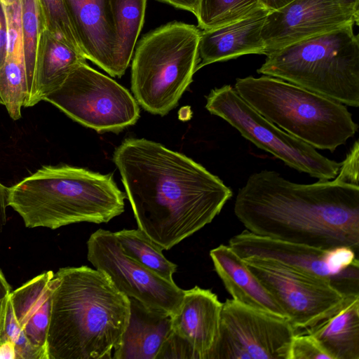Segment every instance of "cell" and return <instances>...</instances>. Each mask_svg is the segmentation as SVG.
I'll return each instance as SVG.
<instances>
[{
	"instance_id": "obj_1",
	"label": "cell",
	"mask_w": 359,
	"mask_h": 359,
	"mask_svg": "<svg viewBox=\"0 0 359 359\" xmlns=\"http://www.w3.org/2000/svg\"><path fill=\"white\" fill-rule=\"evenodd\" d=\"M113 161L138 229L163 250L210 224L233 194L193 159L144 138L124 140Z\"/></svg>"
},
{
	"instance_id": "obj_2",
	"label": "cell",
	"mask_w": 359,
	"mask_h": 359,
	"mask_svg": "<svg viewBox=\"0 0 359 359\" xmlns=\"http://www.w3.org/2000/svg\"><path fill=\"white\" fill-rule=\"evenodd\" d=\"M234 213L253 233L321 249L359 252V186L337 177L299 184L273 170L250 175Z\"/></svg>"
},
{
	"instance_id": "obj_3",
	"label": "cell",
	"mask_w": 359,
	"mask_h": 359,
	"mask_svg": "<svg viewBox=\"0 0 359 359\" xmlns=\"http://www.w3.org/2000/svg\"><path fill=\"white\" fill-rule=\"evenodd\" d=\"M129 316V298L104 273L60 269L53 278L47 359L111 358Z\"/></svg>"
},
{
	"instance_id": "obj_4",
	"label": "cell",
	"mask_w": 359,
	"mask_h": 359,
	"mask_svg": "<svg viewBox=\"0 0 359 359\" xmlns=\"http://www.w3.org/2000/svg\"><path fill=\"white\" fill-rule=\"evenodd\" d=\"M126 197L111 175L69 165H43L6 189L7 206L27 228L107 223L123 212Z\"/></svg>"
},
{
	"instance_id": "obj_5",
	"label": "cell",
	"mask_w": 359,
	"mask_h": 359,
	"mask_svg": "<svg viewBox=\"0 0 359 359\" xmlns=\"http://www.w3.org/2000/svg\"><path fill=\"white\" fill-rule=\"evenodd\" d=\"M238 94L264 118L316 149L334 151L358 131L346 105L278 78H238Z\"/></svg>"
},
{
	"instance_id": "obj_6",
	"label": "cell",
	"mask_w": 359,
	"mask_h": 359,
	"mask_svg": "<svg viewBox=\"0 0 359 359\" xmlns=\"http://www.w3.org/2000/svg\"><path fill=\"white\" fill-rule=\"evenodd\" d=\"M353 26L346 25L271 53L257 72L358 107L359 39Z\"/></svg>"
},
{
	"instance_id": "obj_7",
	"label": "cell",
	"mask_w": 359,
	"mask_h": 359,
	"mask_svg": "<svg viewBox=\"0 0 359 359\" xmlns=\"http://www.w3.org/2000/svg\"><path fill=\"white\" fill-rule=\"evenodd\" d=\"M198 27L171 22L138 42L131 68L134 97L146 111L164 116L175 108L199 63Z\"/></svg>"
},
{
	"instance_id": "obj_8",
	"label": "cell",
	"mask_w": 359,
	"mask_h": 359,
	"mask_svg": "<svg viewBox=\"0 0 359 359\" xmlns=\"http://www.w3.org/2000/svg\"><path fill=\"white\" fill-rule=\"evenodd\" d=\"M206 109L235 128L246 140L285 164L319 180L334 179L341 163L320 154L316 148L292 136L249 105L230 85L210 91Z\"/></svg>"
},
{
	"instance_id": "obj_9",
	"label": "cell",
	"mask_w": 359,
	"mask_h": 359,
	"mask_svg": "<svg viewBox=\"0 0 359 359\" xmlns=\"http://www.w3.org/2000/svg\"><path fill=\"white\" fill-rule=\"evenodd\" d=\"M97 133H118L140 117L135 98L114 79L81 62L44 99Z\"/></svg>"
},
{
	"instance_id": "obj_10",
	"label": "cell",
	"mask_w": 359,
	"mask_h": 359,
	"mask_svg": "<svg viewBox=\"0 0 359 359\" xmlns=\"http://www.w3.org/2000/svg\"><path fill=\"white\" fill-rule=\"evenodd\" d=\"M242 259L284 311L295 333L304 332L326 320L350 297L323 278L276 260L256 257Z\"/></svg>"
},
{
	"instance_id": "obj_11",
	"label": "cell",
	"mask_w": 359,
	"mask_h": 359,
	"mask_svg": "<svg viewBox=\"0 0 359 359\" xmlns=\"http://www.w3.org/2000/svg\"><path fill=\"white\" fill-rule=\"evenodd\" d=\"M229 245L241 259H273L329 281L346 297L359 295L358 252L350 248L321 249L262 236L247 229L231 238Z\"/></svg>"
},
{
	"instance_id": "obj_12",
	"label": "cell",
	"mask_w": 359,
	"mask_h": 359,
	"mask_svg": "<svg viewBox=\"0 0 359 359\" xmlns=\"http://www.w3.org/2000/svg\"><path fill=\"white\" fill-rule=\"evenodd\" d=\"M289 321L233 299L222 304L219 332L208 359H290Z\"/></svg>"
},
{
	"instance_id": "obj_13",
	"label": "cell",
	"mask_w": 359,
	"mask_h": 359,
	"mask_svg": "<svg viewBox=\"0 0 359 359\" xmlns=\"http://www.w3.org/2000/svg\"><path fill=\"white\" fill-rule=\"evenodd\" d=\"M87 258L128 298L172 316L180 309L184 290L126 255L114 232L100 229L87 241Z\"/></svg>"
},
{
	"instance_id": "obj_14",
	"label": "cell",
	"mask_w": 359,
	"mask_h": 359,
	"mask_svg": "<svg viewBox=\"0 0 359 359\" xmlns=\"http://www.w3.org/2000/svg\"><path fill=\"white\" fill-rule=\"evenodd\" d=\"M359 22V12L339 0H294L266 16L262 29L266 54Z\"/></svg>"
},
{
	"instance_id": "obj_15",
	"label": "cell",
	"mask_w": 359,
	"mask_h": 359,
	"mask_svg": "<svg viewBox=\"0 0 359 359\" xmlns=\"http://www.w3.org/2000/svg\"><path fill=\"white\" fill-rule=\"evenodd\" d=\"M269 12L259 6L238 20L201 31L197 70L243 55H265L262 29Z\"/></svg>"
},
{
	"instance_id": "obj_16",
	"label": "cell",
	"mask_w": 359,
	"mask_h": 359,
	"mask_svg": "<svg viewBox=\"0 0 359 359\" xmlns=\"http://www.w3.org/2000/svg\"><path fill=\"white\" fill-rule=\"evenodd\" d=\"M86 59L116 76L109 0H65Z\"/></svg>"
},
{
	"instance_id": "obj_17",
	"label": "cell",
	"mask_w": 359,
	"mask_h": 359,
	"mask_svg": "<svg viewBox=\"0 0 359 359\" xmlns=\"http://www.w3.org/2000/svg\"><path fill=\"white\" fill-rule=\"evenodd\" d=\"M222 303L211 290L198 286L184 290L172 330L191 346L196 359H208L218 339Z\"/></svg>"
},
{
	"instance_id": "obj_18",
	"label": "cell",
	"mask_w": 359,
	"mask_h": 359,
	"mask_svg": "<svg viewBox=\"0 0 359 359\" xmlns=\"http://www.w3.org/2000/svg\"><path fill=\"white\" fill-rule=\"evenodd\" d=\"M130 316L114 359H157L172 332V316L129 298Z\"/></svg>"
},
{
	"instance_id": "obj_19",
	"label": "cell",
	"mask_w": 359,
	"mask_h": 359,
	"mask_svg": "<svg viewBox=\"0 0 359 359\" xmlns=\"http://www.w3.org/2000/svg\"><path fill=\"white\" fill-rule=\"evenodd\" d=\"M210 256L215 271L233 299L287 320L272 294L229 245H219L210 250Z\"/></svg>"
},
{
	"instance_id": "obj_20",
	"label": "cell",
	"mask_w": 359,
	"mask_h": 359,
	"mask_svg": "<svg viewBox=\"0 0 359 359\" xmlns=\"http://www.w3.org/2000/svg\"><path fill=\"white\" fill-rule=\"evenodd\" d=\"M52 271L30 279L10 294L13 311L31 344L46 356V339L50 318Z\"/></svg>"
},
{
	"instance_id": "obj_21",
	"label": "cell",
	"mask_w": 359,
	"mask_h": 359,
	"mask_svg": "<svg viewBox=\"0 0 359 359\" xmlns=\"http://www.w3.org/2000/svg\"><path fill=\"white\" fill-rule=\"evenodd\" d=\"M304 332L311 334L331 359H359V295L348 297L337 313Z\"/></svg>"
},
{
	"instance_id": "obj_22",
	"label": "cell",
	"mask_w": 359,
	"mask_h": 359,
	"mask_svg": "<svg viewBox=\"0 0 359 359\" xmlns=\"http://www.w3.org/2000/svg\"><path fill=\"white\" fill-rule=\"evenodd\" d=\"M27 97V77L22 34H7L5 57L0 65V104L13 120L21 118Z\"/></svg>"
},
{
	"instance_id": "obj_23",
	"label": "cell",
	"mask_w": 359,
	"mask_h": 359,
	"mask_svg": "<svg viewBox=\"0 0 359 359\" xmlns=\"http://www.w3.org/2000/svg\"><path fill=\"white\" fill-rule=\"evenodd\" d=\"M115 32V69L122 76L132 59L144 24L147 0H109Z\"/></svg>"
},
{
	"instance_id": "obj_24",
	"label": "cell",
	"mask_w": 359,
	"mask_h": 359,
	"mask_svg": "<svg viewBox=\"0 0 359 359\" xmlns=\"http://www.w3.org/2000/svg\"><path fill=\"white\" fill-rule=\"evenodd\" d=\"M86 60L67 44L48 34L47 47L41 53L34 105L44 100L73 68L86 62Z\"/></svg>"
},
{
	"instance_id": "obj_25",
	"label": "cell",
	"mask_w": 359,
	"mask_h": 359,
	"mask_svg": "<svg viewBox=\"0 0 359 359\" xmlns=\"http://www.w3.org/2000/svg\"><path fill=\"white\" fill-rule=\"evenodd\" d=\"M39 0H21V21L27 77L24 107H33L41 51L38 48L40 34Z\"/></svg>"
},
{
	"instance_id": "obj_26",
	"label": "cell",
	"mask_w": 359,
	"mask_h": 359,
	"mask_svg": "<svg viewBox=\"0 0 359 359\" xmlns=\"http://www.w3.org/2000/svg\"><path fill=\"white\" fill-rule=\"evenodd\" d=\"M114 234L126 255L162 278L173 281L177 265L168 260L163 250L140 229H123Z\"/></svg>"
},
{
	"instance_id": "obj_27",
	"label": "cell",
	"mask_w": 359,
	"mask_h": 359,
	"mask_svg": "<svg viewBox=\"0 0 359 359\" xmlns=\"http://www.w3.org/2000/svg\"><path fill=\"white\" fill-rule=\"evenodd\" d=\"M259 6V0H199L198 27L205 30L234 22Z\"/></svg>"
},
{
	"instance_id": "obj_28",
	"label": "cell",
	"mask_w": 359,
	"mask_h": 359,
	"mask_svg": "<svg viewBox=\"0 0 359 359\" xmlns=\"http://www.w3.org/2000/svg\"><path fill=\"white\" fill-rule=\"evenodd\" d=\"M6 340L14 344L16 359H46L45 354L31 344L18 322L10 294L0 301V342Z\"/></svg>"
},
{
	"instance_id": "obj_29",
	"label": "cell",
	"mask_w": 359,
	"mask_h": 359,
	"mask_svg": "<svg viewBox=\"0 0 359 359\" xmlns=\"http://www.w3.org/2000/svg\"><path fill=\"white\" fill-rule=\"evenodd\" d=\"M41 2L48 17V34L86 57L65 0Z\"/></svg>"
},
{
	"instance_id": "obj_30",
	"label": "cell",
	"mask_w": 359,
	"mask_h": 359,
	"mask_svg": "<svg viewBox=\"0 0 359 359\" xmlns=\"http://www.w3.org/2000/svg\"><path fill=\"white\" fill-rule=\"evenodd\" d=\"M290 359H331L318 341L307 332L295 333L292 337Z\"/></svg>"
},
{
	"instance_id": "obj_31",
	"label": "cell",
	"mask_w": 359,
	"mask_h": 359,
	"mask_svg": "<svg viewBox=\"0 0 359 359\" xmlns=\"http://www.w3.org/2000/svg\"><path fill=\"white\" fill-rule=\"evenodd\" d=\"M168 358L196 359L194 351L189 343L173 330L157 358V359Z\"/></svg>"
},
{
	"instance_id": "obj_32",
	"label": "cell",
	"mask_w": 359,
	"mask_h": 359,
	"mask_svg": "<svg viewBox=\"0 0 359 359\" xmlns=\"http://www.w3.org/2000/svg\"><path fill=\"white\" fill-rule=\"evenodd\" d=\"M358 156L359 145L356 140L347 154L345 160L341 163V167L337 178L341 182L358 185Z\"/></svg>"
},
{
	"instance_id": "obj_33",
	"label": "cell",
	"mask_w": 359,
	"mask_h": 359,
	"mask_svg": "<svg viewBox=\"0 0 359 359\" xmlns=\"http://www.w3.org/2000/svg\"><path fill=\"white\" fill-rule=\"evenodd\" d=\"M175 8L192 13L196 17L198 13L199 0H158Z\"/></svg>"
},
{
	"instance_id": "obj_34",
	"label": "cell",
	"mask_w": 359,
	"mask_h": 359,
	"mask_svg": "<svg viewBox=\"0 0 359 359\" xmlns=\"http://www.w3.org/2000/svg\"><path fill=\"white\" fill-rule=\"evenodd\" d=\"M6 189L7 187L0 182V233L7 221Z\"/></svg>"
},
{
	"instance_id": "obj_35",
	"label": "cell",
	"mask_w": 359,
	"mask_h": 359,
	"mask_svg": "<svg viewBox=\"0 0 359 359\" xmlns=\"http://www.w3.org/2000/svg\"><path fill=\"white\" fill-rule=\"evenodd\" d=\"M7 29L4 13L0 18V65L2 63L6 50Z\"/></svg>"
},
{
	"instance_id": "obj_36",
	"label": "cell",
	"mask_w": 359,
	"mask_h": 359,
	"mask_svg": "<svg viewBox=\"0 0 359 359\" xmlns=\"http://www.w3.org/2000/svg\"><path fill=\"white\" fill-rule=\"evenodd\" d=\"M0 359H16L15 346L11 341L0 342Z\"/></svg>"
},
{
	"instance_id": "obj_37",
	"label": "cell",
	"mask_w": 359,
	"mask_h": 359,
	"mask_svg": "<svg viewBox=\"0 0 359 359\" xmlns=\"http://www.w3.org/2000/svg\"><path fill=\"white\" fill-rule=\"evenodd\" d=\"M294 0H259L260 6L271 11L282 8Z\"/></svg>"
},
{
	"instance_id": "obj_38",
	"label": "cell",
	"mask_w": 359,
	"mask_h": 359,
	"mask_svg": "<svg viewBox=\"0 0 359 359\" xmlns=\"http://www.w3.org/2000/svg\"><path fill=\"white\" fill-rule=\"evenodd\" d=\"M11 292V287L7 282L4 273L0 269V301L9 295Z\"/></svg>"
},
{
	"instance_id": "obj_39",
	"label": "cell",
	"mask_w": 359,
	"mask_h": 359,
	"mask_svg": "<svg viewBox=\"0 0 359 359\" xmlns=\"http://www.w3.org/2000/svg\"><path fill=\"white\" fill-rule=\"evenodd\" d=\"M344 4L359 12V0H339Z\"/></svg>"
},
{
	"instance_id": "obj_40",
	"label": "cell",
	"mask_w": 359,
	"mask_h": 359,
	"mask_svg": "<svg viewBox=\"0 0 359 359\" xmlns=\"http://www.w3.org/2000/svg\"><path fill=\"white\" fill-rule=\"evenodd\" d=\"M18 0H0V3L4 6H10Z\"/></svg>"
},
{
	"instance_id": "obj_41",
	"label": "cell",
	"mask_w": 359,
	"mask_h": 359,
	"mask_svg": "<svg viewBox=\"0 0 359 359\" xmlns=\"http://www.w3.org/2000/svg\"><path fill=\"white\" fill-rule=\"evenodd\" d=\"M4 15V11H3V8L1 6V4L0 3V18H1V16Z\"/></svg>"
}]
</instances>
